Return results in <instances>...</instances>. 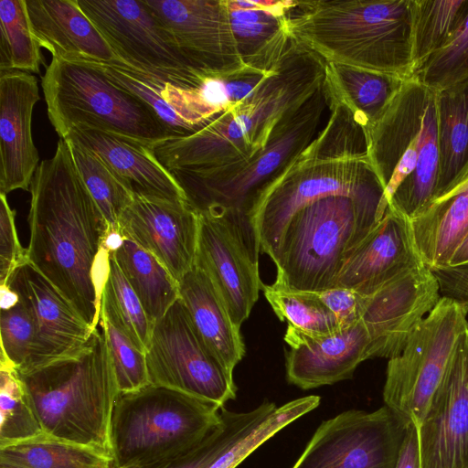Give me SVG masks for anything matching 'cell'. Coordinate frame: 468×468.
I'll return each mask as SVG.
<instances>
[{"instance_id":"cell-27","label":"cell","mask_w":468,"mask_h":468,"mask_svg":"<svg viewBox=\"0 0 468 468\" xmlns=\"http://www.w3.org/2000/svg\"><path fill=\"white\" fill-rule=\"evenodd\" d=\"M415 248L431 271L449 266L468 235V178L410 218Z\"/></svg>"},{"instance_id":"cell-14","label":"cell","mask_w":468,"mask_h":468,"mask_svg":"<svg viewBox=\"0 0 468 468\" xmlns=\"http://www.w3.org/2000/svg\"><path fill=\"white\" fill-rule=\"evenodd\" d=\"M196 262L209 275L240 327L262 288L260 242L250 217L229 209L200 211Z\"/></svg>"},{"instance_id":"cell-6","label":"cell","mask_w":468,"mask_h":468,"mask_svg":"<svg viewBox=\"0 0 468 468\" xmlns=\"http://www.w3.org/2000/svg\"><path fill=\"white\" fill-rule=\"evenodd\" d=\"M365 132L368 158L385 187V204L411 218L436 195V91L415 78L406 80Z\"/></svg>"},{"instance_id":"cell-39","label":"cell","mask_w":468,"mask_h":468,"mask_svg":"<svg viewBox=\"0 0 468 468\" xmlns=\"http://www.w3.org/2000/svg\"><path fill=\"white\" fill-rule=\"evenodd\" d=\"M68 142L85 186L106 219L111 232L118 233L119 218L133 195L98 154L80 144Z\"/></svg>"},{"instance_id":"cell-1","label":"cell","mask_w":468,"mask_h":468,"mask_svg":"<svg viewBox=\"0 0 468 468\" xmlns=\"http://www.w3.org/2000/svg\"><path fill=\"white\" fill-rule=\"evenodd\" d=\"M29 191L27 261L96 329L111 229L77 170L67 140L59 138L53 156L40 162Z\"/></svg>"},{"instance_id":"cell-16","label":"cell","mask_w":468,"mask_h":468,"mask_svg":"<svg viewBox=\"0 0 468 468\" xmlns=\"http://www.w3.org/2000/svg\"><path fill=\"white\" fill-rule=\"evenodd\" d=\"M188 64L201 75L248 67L232 33L227 0H145Z\"/></svg>"},{"instance_id":"cell-17","label":"cell","mask_w":468,"mask_h":468,"mask_svg":"<svg viewBox=\"0 0 468 468\" xmlns=\"http://www.w3.org/2000/svg\"><path fill=\"white\" fill-rule=\"evenodd\" d=\"M30 313L33 345L18 373L26 374L77 355L93 331L68 298L28 261L17 268L6 285Z\"/></svg>"},{"instance_id":"cell-2","label":"cell","mask_w":468,"mask_h":468,"mask_svg":"<svg viewBox=\"0 0 468 468\" xmlns=\"http://www.w3.org/2000/svg\"><path fill=\"white\" fill-rule=\"evenodd\" d=\"M325 78L326 62L292 37L275 70L250 98L195 133L158 144L154 153L170 172L211 170L240 163L262 149Z\"/></svg>"},{"instance_id":"cell-31","label":"cell","mask_w":468,"mask_h":468,"mask_svg":"<svg viewBox=\"0 0 468 468\" xmlns=\"http://www.w3.org/2000/svg\"><path fill=\"white\" fill-rule=\"evenodd\" d=\"M327 75L340 99L365 128L386 111L406 80L396 75L326 63Z\"/></svg>"},{"instance_id":"cell-34","label":"cell","mask_w":468,"mask_h":468,"mask_svg":"<svg viewBox=\"0 0 468 468\" xmlns=\"http://www.w3.org/2000/svg\"><path fill=\"white\" fill-rule=\"evenodd\" d=\"M468 12V0H413L414 74L454 35Z\"/></svg>"},{"instance_id":"cell-19","label":"cell","mask_w":468,"mask_h":468,"mask_svg":"<svg viewBox=\"0 0 468 468\" xmlns=\"http://www.w3.org/2000/svg\"><path fill=\"white\" fill-rule=\"evenodd\" d=\"M199 226V213L187 199L133 196L117 232L153 254L179 282L196 262Z\"/></svg>"},{"instance_id":"cell-13","label":"cell","mask_w":468,"mask_h":468,"mask_svg":"<svg viewBox=\"0 0 468 468\" xmlns=\"http://www.w3.org/2000/svg\"><path fill=\"white\" fill-rule=\"evenodd\" d=\"M79 5L129 67L181 88L206 78L182 56L145 0H78Z\"/></svg>"},{"instance_id":"cell-3","label":"cell","mask_w":468,"mask_h":468,"mask_svg":"<svg viewBox=\"0 0 468 468\" xmlns=\"http://www.w3.org/2000/svg\"><path fill=\"white\" fill-rule=\"evenodd\" d=\"M385 187L367 155V135L354 112L335 99L319 136L260 195L250 214L261 250L273 258L292 217L330 196L380 201Z\"/></svg>"},{"instance_id":"cell-41","label":"cell","mask_w":468,"mask_h":468,"mask_svg":"<svg viewBox=\"0 0 468 468\" xmlns=\"http://www.w3.org/2000/svg\"><path fill=\"white\" fill-rule=\"evenodd\" d=\"M1 288V358L20 369L27 360L35 335L30 313L8 286Z\"/></svg>"},{"instance_id":"cell-35","label":"cell","mask_w":468,"mask_h":468,"mask_svg":"<svg viewBox=\"0 0 468 468\" xmlns=\"http://www.w3.org/2000/svg\"><path fill=\"white\" fill-rule=\"evenodd\" d=\"M101 315L139 350L146 352L154 324L149 320L140 300L110 254L101 296Z\"/></svg>"},{"instance_id":"cell-42","label":"cell","mask_w":468,"mask_h":468,"mask_svg":"<svg viewBox=\"0 0 468 468\" xmlns=\"http://www.w3.org/2000/svg\"><path fill=\"white\" fill-rule=\"evenodd\" d=\"M413 78L434 91L468 79V12L449 42Z\"/></svg>"},{"instance_id":"cell-21","label":"cell","mask_w":468,"mask_h":468,"mask_svg":"<svg viewBox=\"0 0 468 468\" xmlns=\"http://www.w3.org/2000/svg\"><path fill=\"white\" fill-rule=\"evenodd\" d=\"M38 101L33 74L0 72V194L30 188L39 161L32 137V113Z\"/></svg>"},{"instance_id":"cell-33","label":"cell","mask_w":468,"mask_h":468,"mask_svg":"<svg viewBox=\"0 0 468 468\" xmlns=\"http://www.w3.org/2000/svg\"><path fill=\"white\" fill-rule=\"evenodd\" d=\"M276 409L269 401L246 412L222 408L220 423L195 447L153 463L128 468H209L230 445L262 423Z\"/></svg>"},{"instance_id":"cell-48","label":"cell","mask_w":468,"mask_h":468,"mask_svg":"<svg viewBox=\"0 0 468 468\" xmlns=\"http://www.w3.org/2000/svg\"><path fill=\"white\" fill-rule=\"evenodd\" d=\"M464 263H468V235L454 251L449 266H457Z\"/></svg>"},{"instance_id":"cell-22","label":"cell","mask_w":468,"mask_h":468,"mask_svg":"<svg viewBox=\"0 0 468 468\" xmlns=\"http://www.w3.org/2000/svg\"><path fill=\"white\" fill-rule=\"evenodd\" d=\"M420 263L410 218L388 206L384 216L346 257L336 286L367 296Z\"/></svg>"},{"instance_id":"cell-10","label":"cell","mask_w":468,"mask_h":468,"mask_svg":"<svg viewBox=\"0 0 468 468\" xmlns=\"http://www.w3.org/2000/svg\"><path fill=\"white\" fill-rule=\"evenodd\" d=\"M221 409L151 384L119 393L111 427L116 467L146 465L195 447L220 423Z\"/></svg>"},{"instance_id":"cell-38","label":"cell","mask_w":468,"mask_h":468,"mask_svg":"<svg viewBox=\"0 0 468 468\" xmlns=\"http://www.w3.org/2000/svg\"><path fill=\"white\" fill-rule=\"evenodd\" d=\"M43 435L18 371L0 359V449Z\"/></svg>"},{"instance_id":"cell-28","label":"cell","mask_w":468,"mask_h":468,"mask_svg":"<svg viewBox=\"0 0 468 468\" xmlns=\"http://www.w3.org/2000/svg\"><path fill=\"white\" fill-rule=\"evenodd\" d=\"M292 2L255 1L254 9L228 6L232 33L245 64L270 69L280 61L292 38L285 22Z\"/></svg>"},{"instance_id":"cell-40","label":"cell","mask_w":468,"mask_h":468,"mask_svg":"<svg viewBox=\"0 0 468 468\" xmlns=\"http://www.w3.org/2000/svg\"><path fill=\"white\" fill-rule=\"evenodd\" d=\"M94 63L112 81L143 101L174 137L188 135L197 131L164 98L162 90L165 82L130 67Z\"/></svg>"},{"instance_id":"cell-15","label":"cell","mask_w":468,"mask_h":468,"mask_svg":"<svg viewBox=\"0 0 468 468\" xmlns=\"http://www.w3.org/2000/svg\"><path fill=\"white\" fill-rule=\"evenodd\" d=\"M406 428L383 406L321 423L292 468H395Z\"/></svg>"},{"instance_id":"cell-43","label":"cell","mask_w":468,"mask_h":468,"mask_svg":"<svg viewBox=\"0 0 468 468\" xmlns=\"http://www.w3.org/2000/svg\"><path fill=\"white\" fill-rule=\"evenodd\" d=\"M99 325L106 336L119 393L137 391L150 385L145 353L101 315Z\"/></svg>"},{"instance_id":"cell-45","label":"cell","mask_w":468,"mask_h":468,"mask_svg":"<svg viewBox=\"0 0 468 468\" xmlns=\"http://www.w3.org/2000/svg\"><path fill=\"white\" fill-rule=\"evenodd\" d=\"M315 294L335 316L341 330L361 319L364 295L340 286L315 292Z\"/></svg>"},{"instance_id":"cell-18","label":"cell","mask_w":468,"mask_h":468,"mask_svg":"<svg viewBox=\"0 0 468 468\" xmlns=\"http://www.w3.org/2000/svg\"><path fill=\"white\" fill-rule=\"evenodd\" d=\"M441 298L437 279L423 263L364 296L361 319L370 337L369 357L399 356Z\"/></svg>"},{"instance_id":"cell-4","label":"cell","mask_w":468,"mask_h":468,"mask_svg":"<svg viewBox=\"0 0 468 468\" xmlns=\"http://www.w3.org/2000/svg\"><path fill=\"white\" fill-rule=\"evenodd\" d=\"M413 0L292 1L290 36L326 63L414 76Z\"/></svg>"},{"instance_id":"cell-49","label":"cell","mask_w":468,"mask_h":468,"mask_svg":"<svg viewBox=\"0 0 468 468\" xmlns=\"http://www.w3.org/2000/svg\"><path fill=\"white\" fill-rule=\"evenodd\" d=\"M0 468H10V467L0 465Z\"/></svg>"},{"instance_id":"cell-46","label":"cell","mask_w":468,"mask_h":468,"mask_svg":"<svg viewBox=\"0 0 468 468\" xmlns=\"http://www.w3.org/2000/svg\"><path fill=\"white\" fill-rule=\"evenodd\" d=\"M441 297L468 307V263L432 270Z\"/></svg>"},{"instance_id":"cell-47","label":"cell","mask_w":468,"mask_h":468,"mask_svg":"<svg viewBox=\"0 0 468 468\" xmlns=\"http://www.w3.org/2000/svg\"><path fill=\"white\" fill-rule=\"evenodd\" d=\"M395 468H420L418 428H406Z\"/></svg>"},{"instance_id":"cell-26","label":"cell","mask_w":468,"mask_h":468,"mask_svg":"<svg viewBox=\"0 0 468 468\" xmlns=\"http://www.w3.org/2000/svg\"><path fill=\"white\" fill-rule=\"evenodd\" d=\"M179 298L208 348L233 372L245 355L239 327L217 286L206 271L195 262L179 281Z\"/></svg>"},{"instance_id":"cell-24","label":"cell","mask_w":468,"mask_h":468,"mask_svg":"<svg viewBox=\"0 0 468 468\" xmlns=\"http://www.w3.org/2000/svg\"><path fill=\"white\" fill-rule=\"evenodd\" d=\"M63 139L98 154L133 196L187 199L173 174L158 161L154 149L139 141L88 127L74 128Z\"/></svg>"},{"instance_id":"cell-7","label":"cell","mask_w":468,"mask_h":468,"mask_svg":"<svg viewBox=\"0 0 468 468\" xmlns=\"http://www.w3.org/2000/svg\"><path fill=\"white\" fill-rule=\"evenodd\" d=\"M380 201L347 196L316 200L295 213L275 254L274 286L301 292L334 288L351 250L384 216Z\"/></svg>"},{"instance_id":"cell-11","label":"cell","mask_w":468,"mask_h":468,"mask_svg":"<svg viewBox=\"0 0 468 468\" xmlns=\"http://www.w3.org/2000/svg\"><path fill=\"white\" fill-rule=\"evenodd\" d=\"M468 307L441 297L408 340L388 359L385 406L405 428L420 425L442 381L461 335L468 328Z\"/></svg>"},{"instance_id":"cell-30","label":"cell","mask_w":468,"mask_h":468,"mask_svg":"<svg viewBox=\"0 0 468 468\" xmlns=\"http://www.w3.org/2000/svg\"><path fill=\"white\" fill-rule=\"evenodd\" d=\"M436 101L439 168L434 198L468 178V79L436 91Z\"/></svg>"},{"instance_id":"cell-37","label":"cell","mask_w":468,"mask_h":468,"mask_svg":"<svg viewBox=\"0 0 468 468\" xmlns=\"http://www.w3.org/2000/svg\"><path fill=\"white\" fill-rule=\"evenodd\" d=\"M264 296L281 321L288 324L286 332L309 336H324L341 329L335 316L313 292H301L262 285Z\"/></svg>"},{"instance_id":"cell-5","label":"cell","mask_w":468,"mask_h":468,"mask_svg":"<svg viewBox=\"0 0 468 468\" xmlns=\"http://www.w3.org/2000/svg\"><path fill=\"white\" fill-rule=\"evenodd\" d=\"M19 375L46 436L113 457L111 427L119 389L101 328L77 355Z\"/></svg>"},{"instance_id":"cell-20","label":"cell","mask_w":468,"mask_h":468,"mask_svg":"<svg viewBox=\"0 0 468 468\" xmlns=\"http://www.w3.org/2000/svg\"><path fill=\"white\" fill-rule=\"evenodd\" d=\"M418 434L420 468H468V328Z\"/></svg>"},{"instance_id":"cell-8","label":"cell","mask_w":468,"mask_h":468,"mask_svg":"<svg viewBox=\"0 0 468 468\" xmlns=\"http://www.w3.org/2000/svg\"><path fill=\"white\" fill-rule=\"evenodd\" d=\"M334 90L327 76L318 90L276 130L267 144L234 165L202 171L171 172L197 211L229 209L250 216L262 191L325 127Z\"/></svg>"},{"instance_id":"cell-9","label":"cell","mask_w":468,"mask_h":468,"mask_svg":"<svg viewBox=\"0 0 468 468\" xmlns=\"http://www.w3.org/2000/svg\"><path fill=\"white\" fill-rule=\"evenodd\" d=\"M41 86L49 122L60 139L78 127L118 134L153 149L174 138L143 101L112 81L94 62L52 58Z\"/></svg>"},{"instance_id":"cell-23","label":"cell","mask_w":468,"mask_h":468,"mask_svg":"<svg viewBox=\"0 0 468 468\" xmlns=\"http://www.w3.org/2000/svg\"><path fill=\"white\" fill-rule=\"evenodd\" d=\"M286 377L303 389L332 385L350 378L369 357L370 337L360 319L352 326L324 336L286 332Z\"/></svg>"},{"instance_id":"cell-32","label":"cell","mask_w":468,"mask_h":468,"mask_svg":"<svg viewBox=\"0 0 468 468\" xmlns=\"http://www.w3.org/2000/svg\"><path fill=\"white\" fill-rule=\"evenodd\" d=\"M0 465L10 468H117L112 456L46 435L1 448Z\"/></svg>"},{"instance_id":"cell-44","label":"cell","mask_w":468,"mask_h":468,"mask_svg":"<svg viewBox=\"0 0 468 468\" xmlns=\"http://www.w3.org/2000/svg\"><path fill=\"white\" fill-rule=\"evenodd\" d=\"M15 218L16 211L10 207L6 195L0 194V286L6 285L14 271L27 261Z\"/></svg>"},{"instance_id":"cell-29","label":"cell","mask_w":468,"mask_h":468,"mask_svg":"<svg viewBox=\"0 0 468 468\" xmlns=\"http://www.w3.org/2000/svg\"><path fill=\"white\" fill-rule=\"evenodd\" d=\"M107 246L154 324L179 299L178 282L153 254L124 236L111 232Z\"/></svg>"},{"instance_id":"cell-25","label":"cell","mask_w":468,"mask_h":468,"mask_svg":"<svg viewBox=\"0 0 468 468\" xmlns=\"http://www.w3.org/2000/svg\"><path fill=\"white\" fill-rule=\"evenodd\" d=\"M27 7L37 41L53 58L129 67L114 53L78 0H27Z\"/></svg>"},{"instance_id":"cell-12","label":"cell","mask_w":468,"mask_h":468,"mask_svg":"<svg viewBox=\"0 0 468 468\" xmlns=\"http://www.w3.org/2000/svg\"><path fill=\"white\" fill-rule=\"evenodd\" d=\"M145 358L151 385L221 408L236 398L233 372L206 345L180 298L154 324Z\"/></svg>"},{"instance_id":"cell-36","label":"cell","mask_w":468,"mask_h":468,"mask_svg":"<svg viewBox=\"0 0 468 468\" xmlns=\"http://www.w3.org/2000/svg\"><path fill=\"white\" fill-rule=\"evenodd\" d=\"M41 47L32 30L27 0L0 1V72L39 73Z\"/></svg>"}]
</instances>
